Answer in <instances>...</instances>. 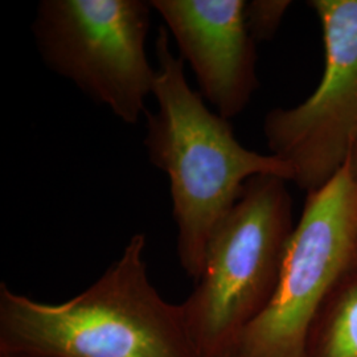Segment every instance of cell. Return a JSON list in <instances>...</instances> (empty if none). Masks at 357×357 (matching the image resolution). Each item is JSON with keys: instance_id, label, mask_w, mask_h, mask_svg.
I'll return each mask as SVG.
<instances>
[{"instance_id": "obj_8", "label": "cell", "mask_w": 357, "mask_h": 357, "mask_svg": "<svg viewBox=\"0 0 357 357\" xmlns=\"http://www.w3.org/2000/svg\"><path fill=\"white\" fill-rule=\"evenodd\" d=\"M327 357H357V282L345 289L333 319Z\"/></svg>"}, {"instance_id": "obj_9", "label": "cell", "mask_w": 357, "mask_h": 357, "mask_svg": "<svg viewBox=\"0 0 357 357\" xmlns=\"http://www.w3.org/2000/svg\"><path fill=\"white\" fill-rule=\"evenodd\" d=\"M290 7L291 1L289 0L246 1L245 22L255 43L268 41L270 38H274Z\"/></svg>"}, {"instance_id": "obj_2", "label": "cell", "mask_w": 357, "mask_h": 357, "mask_svg": "<svg viewBox=\"0 0 357 357\" xmlns=\"http://www.w3.org/2000/svg\"><path fill=\"white\" fill-rule=\"evenodd\" d=\"M147 238L134 234L121 257L75 298L43 303L0 283V354L35 357H197L183 307L150 281Z\"/></svg>"}, {"instance_id": "obj_11", "label": "cell", "mask_w": 357, "mask_h": 357, "mask_svg": "<svg viewBox=\"0 0 357 357\" xmlns=\"http://www.w3.org/2000/svg\"><path fill=\"white\" fill-rule=\"evenodd\" d=\"M0 357H35V356H26V355H13V354H0Z\"/></svg>"}, {"instance_id": "obj_5", "label": "cell", "mask_w": 357, "mask_h": 357, "mask_svg": "<svg viewBox=\"0 0 357 357\" xmlns=\"http://www.w3.org/2000/svg\"><path fill=\"white\" fill-rule=\"evenodd\" d=\"M357 180L348 160L307 193L266 307L222 357H305L307 333L320 303L354 262Z\"/></svg>"}, {"instance_id": "obj_10", "label": "cell", "mask_w": 357, "mask_h": 357, "mask_svg": "<svg viewBox=\"0 0 357 357\" xmlns=\"http://www.w3.org/2000/svg\"><path fill=\"white\" fill-rule=\"evenodd\" d=\"M348 163H349V166H351V169H352V172H354V175H355V178L357 180V142L356 144H355V147H354V150H352V153L349 155V158H348ZM357 259V240H356V249H355V257H354V261Z\"/></svg>"}, {"instance_id": "obj_3", "label": "cell", "mask_w": 357, "mask_h": 357, "mask_svg": "<svg viewBox=\"0 0 357 357\" xmlns=\"http://www.w3.org/2000/svg\"><path fill=\"white\" fill-rule=\"evenodd\" d=\"M284 178L246 181L208 245L204 268L181 303L197 357H222L266 307L293 234V200Z\"/></svg>"}, {"instance_id": "obj_4", "label": "cell", "mask_w": 357, "mask_h": 357, "mask_svg": "<svg viewBox=\"0 0 357 357\" xmlns=\"http://www.w3.org/2000/svg\"><path fill=\"white\" fill-rule=\"evenodd\" d=\"M143 0H43L32 26L44 64L128 125L146 114L156 69Z\"/></svg>"}, {"instance_id": "obj_7", "label": "cell", "mask_w": 357, "mask_h": 357, "mask_svg": "<svg viewBox=\"0 0 357 357\" xmlns=\"http://www.w3.org/2000/svg\"><path fill=\"white\" fill-rule=\"evenodd\" d=\"M180 57L191 66L202 97L225 119L241 114L259 81L255 41L243 0H151Z\"/></svg>"}, {"instance_id": "obj_6", "label": "cell", "mask_w": 357, "mask_h": 357, "mask_svg": "<svg viewBox=\"0 0 357 357\" xmlns=\"http://www.w3.org/2000/svg\"><path fill=\"white\" fill-rule=\"evenodd\" d=\"M320 22L324 70L303 102L270 110L264 135L290 167L294 184L317 191L348 160L357 142V0H310Z\"/></svg>"}, {"instance_id": "obj_1", "label": "cell", "mask_w": 357, "mask_h": 357, "mask_svg": "<svg viewBox=\"0 0 357 357\" xmlns=\"http://www.w3.org/2000/svg\"><path fill=\"white\" fill-rule=\"evenodd\" d=\"M155 54L153 94L158 112H146L144 146L153 166L169 178L178 261L196 282L212 234L237 203L246 181L258 175L291 181L293 174L275 155L243 147L229 119L205 106L185 78L184 60L169 47L166 26L159 28Z\"/></svg>"}]
</instances>
